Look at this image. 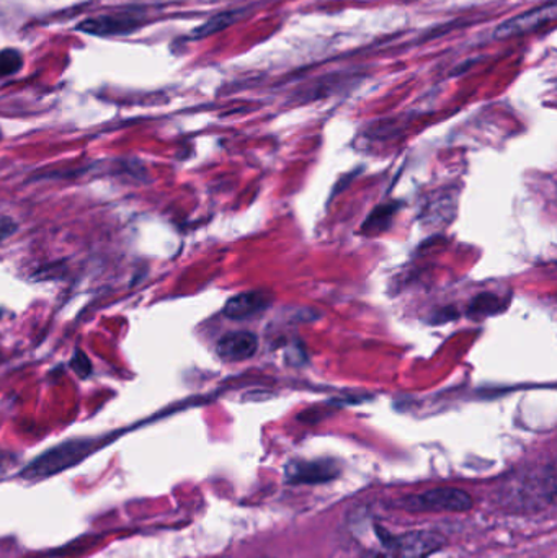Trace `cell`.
Returning a JSON list of instances; mask_svg holds the SVG:
<instances>
[{
    "label": "cell",
    "instance_id": "obj_1",
    "mask_svg": "<svg viewBox=\"0 0 557 558\" xmlns=\"http://www.w3.org/2000/svg\"><path fill=\"white\" fill-rule=\"evenodd\" d=\"M444 537L431 531H415L398 537H386L363 558H427L444 546Z\"/></svg>",
    "mask_w": 557,
    "mask_h": 558
},
{
    "label": "cell",
    "instance_id": "obj_5",
    "mask_svg": "<svg viewBox=\"0 0 557 558\" xmlns=\"http://www.w3.org/2000/svg\"><path fill=\"white\" fill-rule=\"evenodd\" d=\"M258 338L252 331H231L218 341V354L222 361L238 363L257 353Z\"/></svg>",
    "mask_w": 557,
    "mask_h": 558
},
{
    "label": "cell",
    "instance_id": "obj_9",
    "mask_svg": "<svg viewBox=\"0 0 557 558\" xmlns=\"http://www.w3.org/2000/svg\"><path fill=\"white\" fill-rule=\"evenodd\" d=\"M72 367H74L75 373L81 377H87L88 374L92 373L90 361H88V357L85 356L82 351H75L74 360H72Z\"/></svg>",
    "mask_w": 557,
    "mask_h": 558
},
{
    "label": "cell",
    "instance_id": "obj_7",
    "mask_svg": "<svg viewBox=\"0 0 557 558\" xmlns=\"http://www.w3.org/2000/svg\"><path fill=\"white\" fill-rule=\"evenodd\" d=\"M395 211L396 206L391 205L382 206V208L376 209V211L370 216L366 225L363 226V231L378 232L382 231V229L388 228L389 219L395 216Z\"/></svg>",
    "mask_w": 557,
    "mask_h": 558
},
{
    "label": "cell",
    "instance_id": "obj_4",
    "mask_svg": "<svg viewBox=\"0 0 557 558\" xmlns=\"http://www.w3.org/2000/svg\"><path fill=\"white\" fill-rule=\"evenodd\" d=\"M271 301H274V294L267 289L242 292L226 302L225 315L232 320L252 317V315L261 314L265 308L270 307Z\"/></svg>",
    "mask_w": 557,
    "mask_h": 558
},
{
    "label": "cell",
    "instance_id": "obj_8",
    "mask_svg": "<svg viewBox=\"0 0 557 558\" xmlns=\"http://www.w3.org/2000/svg\"><path fill=\"white\" fill-rule=\"evenodd\" d=\"M22 65V58L19 52L13 49H5L0 52V77H7V75L13 74L19 71Z\"/></svg>",
    "mask_w": 557,
    "mask_h": 558
},
{
    "label": "cell",
    "instance_id": "obj_6",
    "mask_svg": "<svg viewBox=\"0 0 557 558\" xmlns=\"http://www.w3.org/2000/svg\"><path fill=\"white\" fill-rule=\"evenodd\" d=\"M288 475L293 481L311 482V484H314V482L329 481V478L336 475V471H334V468L326 465V462H310V464L296 462L293 468H290Z\"/></svg>",
    "mask_w": 557,
    "mask_h": 558
},
{
    "label": "cell",
    "instance_id": "obj_3",
    "mask_svg": "<svg viewBox=\"0 0 557 558\" xmlns=\"http://www.w3.org/2000/svg\"><path fill=\"white\" fill-rule=\"evenodd\" d=\"M556 2L553 0V2L538 7V9L529 10L522 15L513 16L496 29V38L507 39L536 32V29L546 26V23L553 22L556 19Z\"/></svg>",
    "mask_w": 557,
    "mask_h": 558
},
{
    "label": "cell",
    "instance_id": "obj_2",
    "mask_svg": "<svg viewBox=\"0 0 557 558\" xmlns=\"http://www.w3.org/2000/svg\"><path fill=\"white\" fill-rule=\"evenodd\" d=\"M405 510L414 511H468L473 507L470 495L457 488H437L427 494L409 497L401 501Z\"/></svg>",
    "mask_w": 557,
    "mask_h": 558
}]
</instances>
